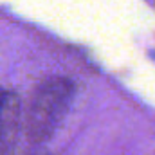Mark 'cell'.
Segmentation results:
<instances>
[{
    "label": "cell",
    "mask_w": 155,
    "mask_h": 155,
    "mask_svg": "<svg viewBox=\"0 0 155 155\" xmlns=\"http://www.w3.org/2000/svg\"><path fill=\"white\" fill-rule=\"evenodd\" d=\"M74 99V83L69 78L51 76L33 92L24 112V134L35 143H47L67 117Z\"/></svg>",
    "instance_id": "1"
},
{
    "label": "cell",
    "mask_w": 155,
    "mask_h": 155,
    "mask_svg": "<svg viewBox=\"0 0 155 155\" xmlns=\"http://www.w3.org/2000/svg\"><path fill=\"white\" fill-rule=\"evenodd\" d=\"M20 128H24L20 99L15 92L7 90L0 107V155L11 153Z\"/></svg>",
    "instance_id": "2"
},
{
    "label": "cell",
    "mask_w": 155,
    "mask_h": 155,
    "mask_svg": "<svg viewBox=\"0 0 155 155\" xmlns=\"http://www.w3.org/2000/svg\"><path fill=\"white\" fill-rule=\"evenodd\" d=\"M5 92H7V90L0 87V107H2V101H4V96H5Z\"/></svg>",
    "instance_id": "3"
}]
</instances>
